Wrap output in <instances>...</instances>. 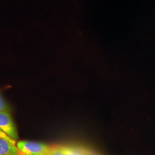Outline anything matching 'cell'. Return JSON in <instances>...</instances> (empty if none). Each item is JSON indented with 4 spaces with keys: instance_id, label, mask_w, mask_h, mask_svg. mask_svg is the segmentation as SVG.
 Listing matches in <instances>:
<instances>
[{
    "instance_id": "1",
    "label": "cell",
    "mask_w": 155,
    "mask_h": 155,
    "mask_svg": "<svg viewBox=\"0 0 155 155\" xmlns=\"http://www.w3.org/2000/svg\"><path fill=\"white\" fill-rule=\"evenodd\" d=\"M52 147L29 141H20L17 143L18 150L27 155H47Z\"/></svg>"
},
{
    "instance_id": "2",
    "label": "cell",
    "mask_w": 155,
    "mask_h": 155,
    "mask_svg": "<svg viewBox=\"0 0 155 155\" xmlns=\"http://www.w3.org/2000/svg\"><path fill=\"white\" fill-rule=\"evenodd\" d=\"M0 129L11 139L16 140L18 138L16 127L9 111L0 112Z\"/></svg>"
},
{
    "instance_id": "3",
    "label": "cell",
    "mask_w": 155,
    "mask_h": 155,
    "mask_svg": "<svg viewBox=\"0 0 155 155\" xmlns=\"http://www.w3.org/2000/svg\"><path fill=\"white\" fill-rule=\"evenodd\" d=\"M0 155H18V150L16 145L0 138Z\"/></svg>"
},
{
    "instance_id": "4",
    "label": "cell",
    "mask_w": 155,
    "mask_h": 155,
    "mask_svg": "<svg viewBox=\"0 0 155 155\" xmlns=\"http://www.w3.org/2000/svg\"><path fill=\"white\" fill-rule=\"evenodd\" d=\"M64 155H85L86 150L77 148L59 146Z\"/></svg>"
},
{
    "instance_id": "5",
    "label": "cell",
    "mask_w": 155,
    "mask_h": 155,
    "mask_svg": "<svg viewBox=\"0 0 155 155\" xmlns=\"http://www.w3.org/2000/svg\"><path fill=\"white\" fill-rule=\"evenodd\" d=\"M47 155H64L60 147H52Z\"/></svg>"
},
{
    "instance_id": "6",
    "label": "cell",
    "mask_w": 155,
    "mask_h": 155,
    "mask_svg": "<svg viewBox=\"0 0 155 155\" xmlns=\"http://www.w3.org/2000/svg\"><path fill=\"white\" fill-rule=\"evenodd\" d=\"M0 138L5 140L6 141H9V143H11V144H13L15 145H16V140L11 139L9 136H8L7 134H6L5 133H4V132H2L1 129H0Z\"/></svg>"
},
{
    "instance_id": "7",
    "label": "cell",
    "mask_w": 155,
    "mask_h": 155,
    "mask_svg": "<svg viewBox=\"0 0 155 155\" xmlns=\"http://www.w3.org/2000/svg\"><path fill=\"white\" fill-rule=\"evenodd\" d=\"M1 111H9V107L5 100L0 95V112Z\"/></svg>"
},
{
    "instance_id": "8",
    "label": "cell",
    "mask_w": 155,
    "mask_h": 155,
    "mask_svg": "<svg viewBox=\"0 0 155 155\" xmlns=\"http://www.w3.org/2000/svg\"><path fill=\"white\" fill-rule=\"evenodd\" d=\"M85 155H95L94 153H92V152H89V151H87V150H86V152H85Z\"/></svg>"
},
{
    "instance_id": "9",
    "label": "cell",
    "mask_w": 155,
    "mask_h": 155,
    "mask_svg": "<svg viewBox=\"0 0 155 155\" xmlns=\"http://www.w3.org/2000/svg\"><path fill=\"white\" fill-rule=\"evenodd\" d=\"M18 155H26V154H24V153H23L22 152H20L19 150H18Z\"/></svg>"
}]
</instances>
